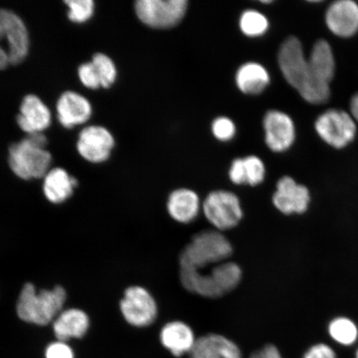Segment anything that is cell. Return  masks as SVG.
Returning a JSON list of instances; mask_svg holds the SVG:
<instances>
[{
	"instance_id": "7402d4cb",
	"label": "cell",
	"mask_w": 358,
	"mask_h": 358,
	"mask_svg": "<svg viewBox=\"0 0 358 358\" xmlns=\"http://www.w3.org/2000/svg\"><path fill=\"white\" fill-rule=\"evenodd\" d=\"M77 185V179L71 177L66 170L57 168L50 170L45 176L43 192L51 203H61L70 198Z\"/></svg>"
},
{
	"instance_id": "f546056e",
	"label": "cell",
	"mask_w": 358,
	"mask_h": 358,
	"mask_svg": "<svg viewBox=\"0 0 358 358\" xmlns=\"http://www.w3.org/2000/svg\"><path fill=\"white\" fill-rule=\"evenodd\" d=\"M78 76L85 87L92 90L101 87L99 76L92 62L80 65L78 69Z\"/></svg>"
},
{
	"instance_id": "d4e9b609",
	"label": "cell",
	"mask_w": 358,
	"mask_h": 358,
	"mask_svg": "<svg viewBox=\"0 0 358 358\" xmlns=\"http://www.w3.org/2000/svg\"><path fill=\"white\" fill-rule=\"evenodd\" d=\"M240 28L248 37H258L265 34L268 22L265 15L256 10H246L241 16Z\"/></svg>"
},
{
	"instance_id": "5b68a950",
	"label": "cell",
	"mask_w": 358,
	"mask_h": 358,
	"mask_svg": "<svg viewBox=\"0 0 358 358\" xmlns=\"http://www.w3.org/2000/svg\"><path fill=\"white\" fill-rule=\"evenodd\" d=\"M66 297L65 290L61 286L38 293L34 285L26 284L17 303V315L27 323L47 325L59 313Z\"/></svg>"
},
{
	"instance_id": "6da1fadb",
	"label": "cell",
	"mask_w": 358,
	"mask_h": 358,
	"mask_svg": "<svg viewBox=\"0 0 358 358\" xmlns=\"http://www.w3.org/2000/svg\"><path fill=\"white\" fill-rule=\"evenodd\" d=\"M179 277L183 288L192 294L217 299L232 292L243 279V270L235 262H225L203 271L180 268Z\"/></svg>"
},
{
	"instance_id": "cb8c5ba5",
	"label": "cell",
	"mask_w": 358,
	"mask_h": 358,
	"mask_svg": "<svg viewBox=\"0 0 358 358\" xmlns=\"http://www.w3.org/2000/svg\"><path fill=\"white\" fill-rule=\"evenodd\" d=\"M327 334L335 343L343 347H352L358 342V323L353 317L340 315L329 320Z\"/></svg>"
},
{
	"instance_id": "5bb4252c",
	"label": "cell",
	"mask_w": 358,
	"mask_h": 358,
	"mask_svg": "<svg viewBox=\"0 0 358 358\" xmlns=\"http://www.w3.org/2000/svg\"><path fill=\"white\" fill-rule=\"evenodd\" d=\"M266 145L272 151L283 152L292 146L295 128L292 119L279 110H271L264 119Z\"/></svg>"
},
{
	"instance_id": "d590c367",
	"label": "cell",
	"mask_w": 358,
	"mask_h": 358,
	"mask_svg": "<svg viewBox=\"0 0 358 358\" xmlns=\"http://www.w3.org/2000/svg\"><path fill=\"white\" fill-rule=\"evenodd\" d=\"M355 358H358V348L356 350V352H355Z\"/></svg>"
},
{
	"instance_id": "9c48e42d",
	"label": "cell",
	"mask_w": 358,
	"mask_h": 358,
	"mask_svg": "<svg viewBox=\"0 0 358 358\" xmlns=\"http://www.w3.org/2000/svg\"><path fill=\"white\" fill-rule=\"evenodd\" d=\"M317 134L336 149H342L355 140L357 122L352 115L340 110H329L319 116L315 122Z\"/></svg>"
},
{
	"instance_id": "7a4b0ae2",
	"label": "cell",
	"mask_w": 358,
	"mask_h": 358,
	"mask_svg": "<svg viewBox=\"0 0 358 358\" xmlns=\"http://www.w3.org/2000/svg\"><path fill=\"white\" fill-rule=\"evenodd\" d=\"M234 248L227 237L215 229L198 232L179 255L180 268L203 271L227 262Z\"/></svg>"
},
{
	"instance_id": "4dcf8cb0",
	"label": "cell",
	"mask_w": 358,
	"mask_h": 358,
	"mask_svg": "<svg viewBox=\"0 0 358 358\" xmlns=\"http://www.w3.org/2000/svg\"><path fill=\"white\" fill-rule=\"evenodd\" d=\"M45 358H75L73 348L67 345L66 342H53L47 347Z\"/></svg>"
},
{
	"instance_id": "ffe728a7",
	"label": "cell",
	"mask_w": 358,
	"mask_h": 358,
	"mask_svg": "<svg viewBox=\"0 0 358 358\" xmlns=\"http://www.w3.org/2000/svg\"><path fill=\"white\" fill-rule=\"evenodd\" d=\"M199 196L189 189H178L169 194L167 211L174 221L182 224L194 222L201 212Z\"/></svg>"
},
{
	"instance_id": "603a6c76",
	"label": "cell",
	"mask_w": 358,
	"mask_h": 358,
	"mask_svg": "<svg viewBox=\"0 0 358 358\" xmlns=\"http://www.w3.org/2000/svg\"><path fill=\"white\" fill-rule=\"evenodd\" d=\"M270 75L257 62H248L240 67L236 75L237 87L249 95H258L270 83Z\"/></svg>"
},
{
	"instance_id": "d6986e66",
	"label": "cell",
	"mask_w": 358,
	"mask_h": 358,
	"mask_svg": "<svg viewBox=\"0 0 358 358\" xmlns=\"http://www.w3.org/2000/svg\"><path fill=\"white\" fill-rule=\"evenodd\" d=\"M57 117L62 127L69 129L86 123L91 117V103L77 92L62 94L57 104Z\"/></svg>"
},
{
	"instance_id": "8fae6325",
	"label": "cell",
	"mask_w": 358,
	"mask_h": 358,
	"mask_svg": "<svg viewBox=\"0 0 358 358\" xmlns=\"http://www.w3.org/2000/svg\"><path fill=\"white\" fill-rule=\"evenodd\" d=\"M311 192L306 185L298 183L292 177L279 179L272 201L275 208L285 216H302L311 208Z\"/></svg>"
},
{
	"instance_id": "e575fe53",
	"label": "cell",
	"mask_w": 358,
	"mask_h": 358,
	"mask_svg": "<svg viewBox=\"0 0 358 358\" xmlns=\"http://www.w3.org/2000/svg\"><path fill=\"white\" fill-rule=\"evenodd\" d=\"M351 115L355 122L358 123V93L352 96L350 103Z\"/></svg>"
},
{
	"instance_id": "4316f807",
	"label": "cell",
	"mask_w": 358,
	"mask_h": 358,
	"mask_svg": "<svg viewBox=\"0 0 358 358\" xmlns=\"http://www.w3.org/2000/svg\"><path fill=\"white\" fill-rule=\"evenodd\" d=\"M244 160L246 185L257 186L266 177V166L263 161L257 156L245 157Z\"/></svg>"
},
{
	"instance_id": "277c9868",
	"label": "cell",
	"mask_w": 358,
	"mask_h": 358,
	"mask_svg": "<svg viewBox=\"0 0 358 358\" xmlns=\"http://www.w3.org/2000/svg\"><path fill=\"white\" fill-rule=\"evenodd\" d=\"M47 144L43 133H35L12 145L8 151L12 171L25 180L46 176L52 163V155L45 149Z\"/></svg>"
},
{
	"instance_id": "f1b7e54d",
	"label": "cell",
	"mask_w": 358,
	"mask_h": 358,
	"mask_svg": "<svg viewBox=\"0 0 358 358\" xmlns=\"http://www.w3.org/2000/svg\"><path fill=\"white\" fill-rule=\"evenodd\" d=\"M213 133L219 141L231 140L236 134V127L231 120L227 117H219L213 123Z\"/></svg>"
},
{
	"instance_id": "30bf717a",
	"label": "cell",
	"mask_w": 358,
	"mask_h": 358,
	"mask_svg": "<svg viewBox=\"0 0 358 358\" xmlns=\"http://www.w3.org/2000/svg\"><path fill=\"white\" fill-rule=\"evenodd\" d=\"M120 310L128 324L136 328L151 325L158 316V304L153 295L141 286H132L125 291Z\"/></svg>"
},
{
	"instance_id": "44dd1931",
	"label": "cell",
	"mask_w": 358,
	"mask_h": 358,
	"mask_svg": "<svg viewBox=\"0 0 358 358\" xmlns=\"http://www.w3.org/2000/svg\"><path fill=\"white\" fill-rule=\"evenodd\" d=\"M90 326L86 313L77 308H71L60 313L53 323V331L57 340L62 342L71 338H82Z\"/></svg>"
},
{
	"instance_id": "1f68e13d",
	"label": "cell",
	"mask_w": 358,
	"mask_h": 358,
	"mask_svg": "<svg viewBox=\"0 0 358 358\" xmlns=\"http://www.w3.org/2000/svg\"><path fill=\"white\" fill-rule=\"evenodd\" d=\"M302 358H337L333 347L326 343L313 344L304 352Z\"/></svg>"
},
{
	"instance_id": "484cf974",
	"label": "cell",
	"mask_w": 358,
	"mask_h": 358,
	"mask_svg": "<svg viewBox=\"0 0 358 358\" xmlns=\"http://www.w3.org/2000/svg\"><path fill=\"white\" fill-rule=\"evenodd\" d=\"M92 62L99 76L101 87H110L115 82L116 75H117L113 61L103 53H96L94 55Z\"/></svg>"
},
{
	"instance_id": "836d02e7",
	"label": "cell",
	"mask_w": 358,
	"mask_h": 358,
	"mask_svg": "<svg viewBox=\"0 0 358 358\" xmlns=\"http://www.w3.org/2000/svg\"><path fill=\"white\" fill-rule=\"evenodd\" d=\"M249 358H285L275 344L268 343L254 351Z\"/></svg>"
},
{
	"instance_id": "3957f363",
	"label": "cell",
	"mask_w": 358,
	"mask_h": 358,
	"mask_svg": "<svg viewBox=\"0 0 358 358\" xmlns=\"http://www.w3.org/2000/svg\"><path fill=\"white\" fill-rule=\"evenodd\" d=\"M335 58L326 40L313 45L308 58L306 83L299 95L310 104H324L331 96L330 84L335 74Z\"/></svg>"
},
{
	"instance_id": "9a60e30c",
	"label": "cell",
	"mask_w": 358,
	"mask_h": 358,
	"mask_svg": "<svg viewBox=\"0 0 358 358\" xmlns=\"http://www.w3.org/2000/svg\"><path fill=\"white\" fill-rule=\"evenodd\" d=\"M325 21L338 37H352L358 32V4L352 0L334 2L326 11Z\"/></svg>"
},
{
	"instance_id": "4fadbf2b",
	"label": "cell",
	"mask_w": 358,
	"mask_h": 358,
	"mask_svg": "<svg viewBox=\"0 0 358 358\" xmlns=\"http://www.w3.org/2000/svg\"><path fill=\"white\" fill-rule=\"evenodd\" d=\"M114 145V138L106 128L89 127L80 133L77 147L85 159L98 164L109 159Z\"/></svg>"
},
{
	"instance_id": "83f0119b",
	"label": "cell",
	"mask_w": 358,
	"mask_h": 358,
	"mask_svg": "<svg viewBox=\"0 0 358 358\" xmlns=\"http://www.w3.org/2000/svg\"><path fill=\"white\" fill-rule=\"evenodd\" d=\"M65 3L69 7V17L71 21L82 24L93 15L95 6L92 0H66Z\"/></svg>"
},
{
	"instance_id": "8992f818",
	"label": "cell",
	"mask_w": 358,
	"mask_h": 358,
	"mask_svg": "<svg viewBox=\"0 0 358 358\" xmlns=\"http://www.w3.org/2000/svg\"><path fill=\"white\" fill-rule=\"evenodd\" d=\"M29 36L16 13L0 10V70L21 64L28 55Z\"/></svg>"
},
{
	"instance_id": "ba28073f",
	"label": "cell",
	"mask_w": 358,
	"mask_h": 358,
	"mask_svg": "<svg viewBox=\"0 0 358 358\" xmlns=\"http://www.w3.org/2000/svg\"><path fill=\"white\" fill-rule=\"evenodd\" d=\"M187 8V0H138L134 6L138 20L155 29L177 25L185 17Z\"/></svg>"
},
{
	"instance_id": "52a82bcc",
	"label": "cell",
	"mask_w": 358,
	"mask_h": 358,
	"mask_svg": "<svg viewBox=\"0 0 358 358\" xmlns=\"http://www.w3.org/2000/svg\"><path fill=\"white\" fill-rule=\"evenodd\" d=\"M201 212L214 229L222 232L234 229L243 217L238 196L226 190L210 192L203 201Z\"/></svg>"
},
{
	"instance_id": "ac0fdd59",
	"label": "cell",
	"mask_w": 358,
	"mask_h": 358,
	"mask_svg": "<svg viewBox=\"0 0 358 358\" xmlns=\"http://www.w3.org/2000/svg\"><path fill=\"white\" fill-rule=\"evenodd\" d=\"M51 119L48 106L38 96L28 95L22 101L17 123L22 131L31 134L42 133L50 127Z\"/></svg>"
},
{
	"instance_id": "e0dca14e",
	"label": "cell",
	"mask_w": 358,
	"mask_h": 358,
	"mask_svg": "<svg viewBox=\"0 0 358 358\" xmlns=\"http://www.w3.org/2000/svg\"><path fill=\"white\" fill-rule=\"evenodd\" d=\"M189 358H243V355L234 340L211 333L196 339Z\"/></svg>"
},
{
	"instance_id": "2e32d148",
	"label": "cell",
	"mask_w": 358,
	"mask_h": 358,
	"mask_svg": "<svg viewBox=\"0 0 358 358\" xmlns=\"http://www.w3.org/2000/svg\"><path fill=\"white\" fill-rule=\"evenodd\" d=\"M196 339L194 329L182 321L169 322L159 333L161 345L176 358L189 356Z\"/></svg>"
},
{
	"instance_id": "d6a6232c",
	"label": "cell",
	"mask_w": 358,
	"mask_h": 358,
	"mask_svg": "<svg viewBox=\"0 0 358 358\" xmlns=\"http://www.w3.org/2000/svg\"><path fill=\"white\" fill-rule=\"evenodd\" d=\"M229 178L234 185H246L243 159H236L232 162L229 170Z\"/></svg>"
},
{
	"instance_id": "7c38bea8",
	"label": "cell",
	"mask_w": 358,
	"mask_h": 358,
	"mask_svg": "<svg viewBox=\"0 0 358 358\" xmlns=\"http://www.w3.org/2000/svg\"><path fill=\"white\" fill-rule=\"evenodd\" d=\"M278 62L285 80L301 93L306 82L308 58L304 56L302 44L297 38L289 37L282 43Z\"/></svg>"
}]
</instances>
